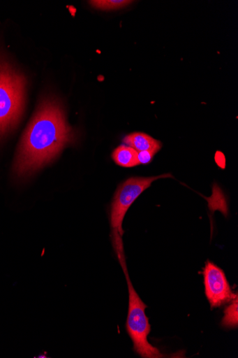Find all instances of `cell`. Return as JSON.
Wrapping results in <instances>:
<instances>
[{
	"label": "cell",
	"instance_id": "7",
	"mask_svg": "<svg viewBox=\"0 0 238 358\" xmlns=\"http://www.w3.org/2000/svg\"><path fill=\"white\" fill-rule=\"evenodd\" d=\"M113 159L123 168H133L140 166L138 152L127 145L118 147L113 152Z\"/></svg>",
	"mask_w": 238,
	"mask_h": 358
},
{
	"label": "cell",
	"instance_id": "3",
	"mask_svg": "<svg viewBox=\"0 0 238 358\" xmlns=\"http://www.w3.org/2000/svg\"><path fill=\"white\" fill-rule=\"evenodd\" d=\"M165 178L173 177L171 174H163L147 178H131L121 184L117 189L111 206L110 224L114 247L119 259V262L125 259L122 241L124 235L122 224L127 211L135 201L147 189L150 187L154 181Z\"/></svg>",
	"mask_w": 238,
	"mask_h": 358
},
{
	"label": "cell",
	"instance_id": "2",
	"mask_svg": "<svg viewBox=\"0 0 238 358\" xmlns=\"http://www.w3.org/2000/svg\"><path fill=\"white\" fill-rule=\"evenodd\" d=\"M27 80L0 52V141L19 122L24 108Z\"/></svg>",
	"mask_w": 238,
	"mask_h": 358
},
{
	"label": "cell",
	"instance_id": "8",
	"mask_svg": "<svg viewBox=\"0 0 238 358\" xmlns=\"http://www.w3.org/2000/svg\"><path fill=\"white\" fill-rule=\"evenodd\" d=\"M222 325L228 329L237 327V296L232 300V303L225 310Z\"/></svg>",
	"mask_w": 238,
	"mask_h": 358
},
{
	"label": "cell",
	"instance_id": "6",
	"mask_svg": "<svg viewBox=\"0 0 238 358\" xmlns=\"http://www.w3.org/2000/svg\"><path fill=\"white\" fill-rule=\"evenodd\" d=\"M124 143L138 152L153 150L159 151L162 146L161 142L142 133H134L126 136Z\"/></svg>",
	"mask_w": 238,
	"mask_h": 358
},
{
	"label": "cell",
	"instance_id": "10",
	"mask_svg": "<svg viewBox=\"0 0 238 358\" xmlns=\"http://www.w3.org/2000/svg\"><path fill=\"white\" fill-rule=\"evenodd\" d=\"M158 152L157 150L142 151L138 152V159L140 164L147 165L150 164L154 155Z\"/></svg>",
	"mask_w": 238,
	"mask_h": 358
},
{
	"label": "cell",
	"instance_id": "9",
	"mask_svg": "<svg viewBox=\"0 0 238 358\" xmlns=\"http://www.w3.org/2000/svg\"><path fill=\"white\" fill-rule=\"evenodd\" d=\"M90 4L96 9L103 10H112L121 9L131 4V1L126 0H97V1H91Z\"/></svg>",
	"mask_w": 238,
	"mask_h": 358
},
{
	"label": "cell",
	"instance_id": "4",
	"mask_svg": "<svg viewBox=\"0 0 238 358\" xmlns=\"http://www.w3.org/2000/svg\"><path fill=\"white\" fill-rule=\"evenodd\" d=\"M121 266L125 273L128 287V311L126 320V331L133 343V350L142 357H163L161 351L152 345L148 340L151 325L145 310L147 306L135 290L129 279L126 262Z\"/></svg>",
	"mask_w": 238,
	"mask_h": 358
},
{
	"label": "cell",
	"instance_id": "5",
	"mask_svg": "<svg viewBox=\"0 0 238 358\" xmlns=\"http://www.w3.org/2000/svg\"><path fill=\"white\" fill-rule=\"evenodd\" d=\"M203 275L206 296L212 308H220L237 296L233 294L223 271L212 262H207Z\"/></svg>",
	"mask_w": 238,
	"mask_h": 358
},
{
	"label": "cell",
	"instance_id": "1",
	"mask_svg": "<svg viewBox=\"0 0 238 358\" xmlns=\"http://www.w3.org/2000/svg\"><path fill=\"white\" fill-rule=\"evenodd\" d=\"M75 141V133L68 124L61 103L53 97L45 99L22 138L15 161V173L23 178L36 172Z\"/></svg>",
	"mask_w": 238,
	"mask_h": 358
}]
</instances>
